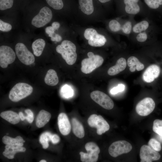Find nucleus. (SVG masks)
<instances>
[{
  "instance_id": "obj_1",
  "label": "nucleus",
  "mask_w": 162,
  "mask_h": 162,
  "mask_svg": "<svg viewBox=\"0 0 162 162\" xmlns=\"http://www.w3.org/2000/svg\"><path fill=\"white\" fill-rule=\"evenodd\" d=\"M76 47L72 42L68 40L62 41L61 44L56 48V52L60 54L67 63L72 65L76 62L77 55Z\"/></svg>"
},
{
  "instance_id": "obj_2",
  "label": "nucleus",
  "mask_w": 162,
  "mask_h": 162,
  "mask_svg": "<svg viewBox=\"0 0 162 162\" xmlns=\"http://www.w3.org/2000/svg\"><path fill=\"white\" fill-rule=\"evenodd\" d=\"M33 91V87L29 84L24 82L18 83L10 90L9 98L12 101L17 102L30 95Z\"/></svg>"
},
{
  "instance_id": "obj_3",
  "label": "nucleus",
  "mask_w": 162,
  "mask_h": 162,
  "mask_svg": "<svg viewBox=\"0 0 162 162\" xmlns=\"http://www.w3.org/2000/svg\"><path fill=\"white\" fill-rule=\"evenodd\" d=\"M88 58L83 59L81 62V70L85 74H89L94 70L100 66L104 62V59L101 56L94 55L92 52L87 53Z\"/></svg>"
},
{
  "instance_id": "obj_4",
  "label": "nucleus",
  "mask_w": 162,
  "mask_h": 162,
  "mask_svg": "<svg viewBox=\"0 0 162 162\" xmlns=\"http://www.w3.org/2000/svg\"><path fill=\"white\" fill-rule=\"evenodd\" d=\"M85 148L87 153L82 152H80L81 161L83 162H96L100 152L98 145L94 142H89L86 144Z\"/></svg>"
},
{
  "instance_id": "obj_5",
  "label": "nucleus",
  "mask_w": 162,
  "mask_h": 162,
  "mask_svg": "<svg viewBox=\"0 0 162 162\" xmlns=\"http://www.w3.org/2000/svg\"><path fill=\"white\" fill-rule=\"evenodd\" d=\"M88 125L92 128H96L97 133L101 135L108 131L110 126L106 121L100 115L95 114L91 115L88 120Z\"/></svg>"
},
{
  "instance_id": "obj_6",
  "label": "nucleus",
  "mask_w": 162,
  "mask_h": 162,
  "mask_svg": "<svg viewBox=\"0 0 162 162\" xmlns=\"http://www.w3.org/2000/svg\"><path fill=\"white\" fill-rule=\"evenodd\" d=\"M15 49L17 57L22 63L28 65L34 62L35 58L34 55L23 44L17 43Z\"/></svg>"
},
{
  "instance_id": "obj_7",
  "label": "nucleus",
  "mask_w": 162,
  "mask_h": 162,
  "mask_svg": "<svg viewBox=\"0 0 162 162\" xmlns=\"http://www.w3.org/2000/svg\"><path fill=\"white\" fill-rule=\"evenodd\" d=\"M132 148V145L128 142L119 140L114 142L110 145L108 152L111 156L116 158L122 154L128 153Z\"/></svg>"
},
{
  "instance_id": "obj_8",
  "label": "nucleus",
  "mask_w": 162,
  "mask_h": 162,
  "mask_svg": "<svg viewBox=\"0 0 162 162\" xmlns=\"http://www.w3.org/2000/svg\"><path fill=\"white\" fill-rule=\"evenodd\" d=\"M52 18V13L48 7H44L40 10L32 21V24L37 28L42 27L49 22Z\"/></svg>"
},
{
  "instance_id": "obj_9",
  "label": "nucleus",
  "mask_w": 162,
  "mask_h": 162,
  "mask_svg": "<svg viewBox=\"0 0 162 162\" xmlns=\"http://www.w3.org/2000/svg\"><path fill=\"white\" fill-rule=\"evenodd\" d=\"M84 35L85 38L88 40V44L92 46H103L106 41V38L104 35L98 34L97 31L93 28L86 29Z\"/></svg>"
},
{
  "instance_id": "obj_10",
  "label": "nucleus",
  "mask_w": 162,
  "mask_h": 162,
  "mask_svg": "<svg viewBox=\"0 0 162 162\" xmlns=\"http://www.w3.org/2000/svg\"><path fill=\"white\" fill-rule=\"evenodd\" d=\"M90 97L94 101L106 109L111 110L114 107V104L112 99L103 92L94 91L91 93Z\"/></svg>"
},
{
  "instance_id": "obj_11",
  "label": "nucleus",
  "mask_w": 162,
  "mask_h": 162,
  "mask_svg": "<svg viewBox=\"0 0 162 162\" xmlns=\"http://www.w3.org/2000/svg\"><path fill=\"white\" fill-rule=\"evenodd\" d=\"M16 58L15 53L10 47L2 45L0 47V66L3 68L12 63Z\"/></svg>"
},
{
  "instance_id": "obj_12",
  "label": "nucleus",
  "mask_w": 162,
  "mask_h": 162,
  "mask_svg": "<svg viewBox=\"0 0 162 162\" xmlns=\"http://www.w3.org/2000/svg\"><path fill=\"white\" fill-rule=\"evenodd\" d=\"M155 107L153 100L149 97L144 98L136 105V110L137 113L141 116H146L152 113Z\"/></svg>"
},
{
  "instance_id": "obj_13",
  "label": "nucleus",
  "mask_w": 162,
  "mask_h": 162,
  "mask_svg": "<svg viewBox=\"0 0 162 162\" xmlns=\"http://www.w3.org/2000/svg\"><path fill=\"white\" fill-rule=\"evenodd\" d=\"M141 162H152L159 160L160 155L149 146L143 145L140 148V154Z\"/></svg>"
},
{
  "instance_id": "obj_14",
  "label": "nucleus",
  "mask_w": 162,
  "mask_h": 162,
  "mask_svg": "<svg viewBox=\"0 0 162 162\" xmlns=\"http://www.w3.org/2000/svg\"><path fill=\"white\" fill-rule=\"evenodd\" d=\"M160 67L156 64H152L148 67L142 75V79L145 82L150 83L158 77L160 74Z\"/></svg>"
},
{
  "instance_id": "obj_15",
  "label": "nucleus",
  "mask_w": 162,
  "mask_h": 162,
  "mask_svg": "<svg viewBox=\"0 0 162 162\" xmlns=\"http://www.w3.org/2000/svg\"><path fill=\"white\" fill-rule=\"evenodd\" d=\"M58 124L59 130L63 135H67L70 133L71 125L66 114L62 112L59 114L58 117Z\"/></svg>"
},
{
  "instance_id": "obj_16",
  "label": "nucleus",
  "mask_w": 162,
  "mask_h": 162,
  "mask_svg": "<svg viewBox=\"0 0 162 162\" xmlns=\"http://www.w3.org/2000/svg\"><path fill=\"white\" fill-rule=\"evenodd\" d=\"M127 62L125 59L121 58L117 61L115 65L110 67L108 70V74L110 76H114L124 70L126 68Z\"/></svg>"
},
{
  "instance_id": "obj_17",
  "label": "nucleus",
  "mask_w": 162,
  "mask_h": 162,
  "mask_svg": "<svg viewBox=\"0 0 162 162\" xmlns=\"http://www.w3.org/2000/svg\"><path fill=\"white\" fill-rule=\"evenodd\" d=\"M26 150V148L22 146L6 145L3 154L7 158L12 159L14 158L16 153L25 152Z\"/></svg>"
},
{
  "instance_id": "obj_18",
  "label": "nucleus",
  "mask_w": 162,
  "mask_h": 162,
  "mask_svg": "<svg viewBox=\"0 0 162 162\" xmlns=\"http://www.w3.org/2000/svg\"><path fill=\"white\" fill-rule=\"evenodd\" d=\"M51 117V114L49 112L44 110H41L36 118V126L38 128L43 127L49 121Z\"/></svg>"
},
{
  "instance_id": "obj_19",
  "label": "nucleus",
  "mask_w": 162,
  "mask_h": 162,
  "mask_svg": "<svg viewBox=\"0 0 162 162\" xmlns=\"http://www.w3.org/2000/svg\"><path fill=\"white\" fill-rule=\"evenodd\" d=\"M139 0H124V3L126 5L125 10L127 13L135 15L139 13L140 8L137 4Z\"/></svg>"
},
{
  "instance_id": "obj_20",
  "label": "nucleus",
  "mask_w": 162,
  "mask_h": 162,
  "mask_svg": "<svg viewBox=\"0 0 162 162\" xmlns=\"http://www.w3.org/2000/svg\"><path fill=\"white\" fill-rule=\"evenodd\" d=\"M0 116L2 118L13 124H17L20 119L19 114L11 110L2 112L1 113Z\"/></svg>"
},
{
  "instance_id": "obj_21",
  "label": "nucleus",
  "mask_w": 162,
  "mask_h": 162,
  "mask_svg": "<svg viewBox=\"0 0 162 162\" xmlns=\"http://www.w3.org/2000/svg\"><path fill=\"white\" fill-rule=\"evenodd\" d=\"M72 130L77 137L82 138L85 135V131L82 124L76 118H73L71 120Z\"/></svg>"
},
{
  "instance_id": "obj_22",
  "label": "nucleus",
  "mask_w": 162,
  "mask_h": 162,
  "mask_svg": "<svg viewBox=\"0 0 162 162\" xmlns=\"http://www.w3.org/2000/svg\"><path fill=\"white\" fill-rule=\"evenodd\" d=\"M44 80L46 84L49 86H54L56 85L59 80L56 72L52 69L49 70L45 75Z\"/></svg>"
},
{
  "instance_id": "obj_23",
  "label": "nucleus",
  "mask_w": 162,
  "mask_h": 162,
  "mask_svg": "<svg viewBox=\"0 0 162 162\" xmlns=\"http://www.w3.org/2000/svg\"><path fill=\"white\" fill-rule=\"evenodd\" d=\"M80 9L84 14L89 15L94 11L93 0H79Z\"/></svg>"
},
{
  "instance_id": "obj_24",
  "label": "nucleus",
  "mask_w": 162,
  "mask_h": 162,
  "mask_svg": "<svg viewBox=\"0 0 162 162\" xmlns=\"http://www.w3.org/2000/svg\"><path fill=\"white\" fill-rule=\"evenodd\" d=\"M45 45V42L42 39H38L34 41L32 44L34 54L36 56H39L42 54Z\"/></svg>"
},
{
  "instance_id": "obj_25",
  "label": "nucleus",
  "mask_w": 162,
  "mask_h": 162,
  "mask_svg": "<svg viewBox=\"0 0 162 162\" xmlns=\"http://www.w3.org/2000/svg\"><path fill=\"white\" fill-rule=\"evenodd\" d=\"M2 141L6 145L14 146H22L25 141L20 136H17L15 138H13L10 136H4L2 139Z\"/></svg>"
},
{
  "instance_id": "obj_26",
  "label": "nucleus",
  "mask_w": 162,
  "mask_h": 162,
  "mask_svg": "<svg viewBox=\"0 0 162 162\" xmlns=\"http://www.w3.org/2000/svg\"><path fill=\"white\" fill-rule=\"evenodd\" d=\"M127 64L129 67L136 66V70L138 71L142 70L144 68V65L140 62L137 58L134 56L128 58Z\"/></svg>"
},
{
  "instance_id": "obj_27",
  "label": "nucleus",
  "mask_w": 162,
  "mask_h": 162,
  "mask_svg": "<svg viewBox=\"0 0 162 162\" xmlns=\"http://www.w3.org/2000/svg\"><path fill=\"white\" fill-rule=\"evenodd\" d=\"M52 134L49 132L43 133L40 136L39 141L42 146L43 148L46 149L49 146V142L50 141Z\"/></svg>"
},
{
  "instance_id": "obj_28",
  "label": "nucleus",
  "mask_w": 162,
  "mask_h": 162,
  "mask_svg": "<svg viewBox=\"0 0 162 162\" xmlns=\"http://www.w3.org/2000/svg\"><path fill=\"white\" fill-rule=\"evenodd\" d=\"M149 26L148 22L146 20L142 21L135 24L133 27V31L138 33L146 30Z\"/></svg>"
},
{
  "instance_id": "obj_29",
  "label": "nucleus",
  "mask_w": 162,
  "mask_h": 162,
  "mask_svg": "<svg viewBox=\"0 0 162 162\" xmlns=\"http://www.w3.org/2000/svg\"><path fill=\"white\" fill-rule=\"evenodd\" d=\"M153 130L158 135L162 136V120L156 119L154 121Z\"/></svg>"
},
{
  "instance_id": "obj_30",
  "label": "nucleus",
  "mask_w": 162,
  "mask_h": 162,
  "mask_svg": "<svg viewBox=\"0 0 162 162\" xmlns=\"http://www.w3.org/2000/svg\"><path fill=\"white\" fill-rule=\"evenodd\" d=\"M48 4L53 8L59 10L63 7V3L62 0H46Z\"/></svg>"
},
{
  "instance_id": "obj_31",
  "label": "nucleus",
  "mask_w": 162,
  "mask_h": 162,
  "mask_svg": "<svg viewBox=\"0 0 162 162\" xmlns=\"http://www.w3.org/2000/svg\"><path fill=\"white\" fill-rule=\"evenodd\" d=\"M148 144L151 148L157 152H159L161 149L160 142L154 138L150 139L148 142Z\"/></svg>"
},
{
  "instance_id": "obj_32",
  "label": "nucleus",
  "mask_w": 162,
  "mask_h": 162,
  "mask_svg": "<svg viewBox=\"0 0 162 162\" xmlns=\"http://www.w3.org/2000/svg\"><path fill=\"white\" fill-rule=\"evenodd\" d=\"M147 5L150 8L156 9L162 5V0H144Z\"/></svg>"
},
{
  "instance_id": "obj_33",
  "label": "nucleus",
  "mask_w": 162,
  "mask_h": 162,
  "mask_svg": "<svg viewBox=\"0 0 162 162\" xmlns=\"http://www.w3.org/2000/svg\"><path fill=\"white\" fill-rule=\"evenodd\" d=\"M109 26L110 30L113 32H117L122 29L120 23L114 20H112L110 22Z\"/></svg>"
},
{
  "instance_id": "obj_34",
  "label": "nucleus",
  "mask_w": 162,
  "mask_h": 162,
  "mask_svg": "<svg viewBox=\"0 0 162 162\" xmlns=\"http://www.w3.org/2000/svg\"><path fill=\"white\" fill-rule=\"evenodd\" d=\"M61 95L65 98H68L71 97L73 95L72 89L68 86H64L61 90Z\"/></svg>"
},
{
  "instance_id": "obj_35",
  "label": "nucleus",
  "mask_w": 162,
  "mask_h": 162,
  "mask_svg": "<svg viewBox=\"0 0 162 162\" xmlns=\"http://www.w3.org/2000/svg\"><path fill=\"white\" fill-rule=\"evenodd\" d=\"M13 4V0H0V9L4 10L11 8Z\"/></svg>"
},
{
  "instance_id": "obj_36",
  "label": "nucleus",
  "mask_w": 162,
  "mask_h": 162,
  "mask_svg": "<svg viewBox=\"0 0 162 162\" xmlns=\"http://www.w3.org/2000/svg\"><path fill=\"white\" fill-rule=\"evenodd\" d=\"M12 29L11 25L9 23L4 22L0 20V30L2 32H7Z\"/></svg>"
},
{
  "instance_id": "obj_37",
  "label": "nucleus",
  "mask_w": 162,
  "mask_h": 162,
  "mask_svg": "<svg viewBox=\"0 0 162 162\" xmlns=\"http://www.w3.org/2000/svg\"><path fill=\"white\" fill-rule=\"evenodd\" d=\"M125 89V86L123 84H119L117 86L111 89L110 92L112 94H116L123 91Z\"/></svg>"
},
{
  "instance_id": "obj_38",
  "label": "nucleus",
  "mask_w": 162,
  "mask_h": 162,
  "mask_svg": "<svg viewBox=\"0 0 162 162\" xmlns=\"http://www.w3.org/2000/svg\"><path fill=\"white\" fill-rule=\"evenodd\" d=\"M123 32L126 34H129L132 29V24L130 21L125 22L122 28Z\"/></svg>"
},
{
  "instance_id": "obj_39",
  "label": "nucleus",
  "mask_w": 162,
  "mask_h": 162,
  "mask_svg": "<svg viewBox=\"0 0 162 162\" xmlns=\"http://www.w3.org/2000/svg\"><path fill=\"white\" fill-rule=\"evenodd\" d=\"M25 112L27 114L26 116H25V119H26L29 123H32L34 119L33 112L30 110L29 109L26 110Z\"/></svg>"
},
{
  "instance_id": "obj_40",
  "label": "nucleus",
  "mask_w": 162,
  "mask_h": 162,
  "mask_svg": "<svg viewBox=\"0 0 162 162\" xmlns=\"http://www.w3.org/2000/svg\"><path fill=\"white\" fill-rule=\"evenodd\" d=\"M147 38V35L145 32L139 33L136 37L137 40L140 42H144L146 40Z\"/></svg>"
},
{
  "instance_id": "obj_41",
  "label": "nucleus",
  "mask_w": 162,
  "mask_h": 162,
  "mask_svg": "<svg viewBox=\"0 0 162 162\" xmlns=\"http://www.w3.org/2000/svg\"><path fill=\"white\" fill-rule=\"evenodd\" d=\"M60 140V138L59 136L56 134H52L50 141L53 144H56L59 142Z\"/></svg>"
},
{
  "instance_id": "obj_42",
  "label": "nucleus",
  "mask_w": 162,
  "mask_h": 162,
  "mask_svg": "<svg viewBox=\"0 0 162 162\" xmlns=\"http://www.w3.org/2000/svg\"><path fill=\"white\" fill-rule=\"evenodd\" d=\"M55 30L51 26H48L45 29L46 33L49 35V36L51 37L55 33Z\"/></svg>"
},
{
  "instance_id": "obj_43",
  "label": "nucleus",
  "mask_w": 162,
  "mask_h": 162,
  "mask_svg": "<svg viewBox=\"0 0 162 162\" xmlns=\"http://www.w3.org/2000/svg\"><path fill=\"white\" fill-rule=\"evenodd\" d=\"M51 40L53 41H56L59 42L62 40V37L59 35L55 33L51 37Z\"/></svg>"
},
{
  "instance_id": "obj_44",
  "label": "nucleus",
  "mask_w": 162,
  "mask_h": 162,
  "mask_svg": "<svg viewBox=\"0 0 162 162\" xmlns=\"http://www.w3.org/2000/svg\"><path fill=\"white\" fill-rule=\"evenodd\" d=\"M60 25L59 22H55L52 24V26L55 30L58 29L60 27Z\"/></svg>"
},
{
  "instance_id": "obj_45",
  "label": "nucleus",
  "mask_w": 162,
  "mask_h": 162,
  "mask_svg": "<svg viewBox=\"0 0 162 162\" xmlns=\"http://www.w3.org/2000/svg\"><path fill=\"white\" fill-rule=\"evenodd\" d=\"M19 115L20 119L22 121H24L25 119V116L24 115L22 112H20L19 113Z\"/></svg>"
},
{
  "instance_id": "obj_46",
  "label": "nucleus",
  "mask_w": 162,
  "mask_h": 162,
  "mask_svg": "<svg viewBox=\"0 0 162 162\" xmlns=\"http://www.w3.org/2000/svg\"><path fill=\"white\" fill-rule=\"evenodd\" d=\"M129 70H130L131 72H134L136 70V66H131L130 67Z\"/></svg>"
},
{
  "instance_id": "obj_47",
  "label": "nucleus",
  "mask_w": 162,
  "mask_h": 162,
  "mask_svg": "<svg viewBox=\"0 0 162 162\" xmlns=\"http://www.w3.org/2000/svg\"><path fill=\"white\" fill-rule=\"evenodd\" d=\"M100 2L102 3H104L108 2L111 0H98Z\"/></svg>"
},
{
  "instance_id": "obj_48",
  "label": "nucleus",
  "mask_w": 162,
  "mask_h": 162,
  "mask_svg": "<svg viewBox=\"0 0 162 162\" xmlns=\"http://www.w3.org/2000/svg\"><path fill=\"white\" fill-rule=\"evenodd\" d=\"M159 138L161 142H162V136H160L159 135Z\"/></svg>"
},
{
  "instance_id": "obj_49",
  "label": "nucleus",
  "mask_w": 162,
  "mask_h": 162,
  "mask_svg": "<svg viewBox=\"0 0 162 162\" xmlns=\"http://www.w3.org/2000/svg\"><path fill=\"white\" fill-rule=\"evenodd\" d=\"M40 162H46V161L44 160H42L40 161Z\"/></svg>"
},
{
  "instance_id": "obj_50",
  "label": "nucleus",
  "mask_w": 162,
  "mask_h": 162,
  "mask_svg": "<svg viewBox=\"0 0 162 162\" xmlns=\"http://www.w3.org/2000/svg\"></svg>"
}]
</instances>
